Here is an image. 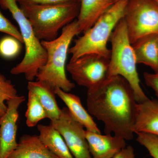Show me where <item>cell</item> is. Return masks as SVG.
Returning a JSON list of instances; mask_svg holds the SVG:
<instances>
[{"label": "cell", "instance_id": "1", "mask_svg": "<svg viewBox=\"0 0 158 158\" xmlns=\"http://www.w3.org/2000/svg\"><path fill=\"white\" fill-rule=\"evenodd\" d=\"M137 103L131 87L119 76L107 78L87 92V110L103 123L105 134L126 141L134 138Z\"/></svg>", "mask_w": 158, "mask_h": 158}, {"label": "cell", "instance_id": "2", "mask_svg": "<svg viewBox=\"0 0 158 158\" xmlns=\"http://www.w3.org/2000/svg\"><path fill=\"white\" fill-rule=\"evenodd\" d=\"M128 0H118L105 12L92 27L74 40L68 53L73 61L87 54H95L110 59L111 49L107 43L114 29L124 16Z\"/></svg>", "mask_w": 158, "mask_h": 158}, {"label": "cell", "instance_id": "3", "mask_svg": "<svg viewBox=\"0 0 158 158\" xmlns=\"http://www.w3.org/2000/svg\"><path fill=\"white\" fill-rule=\"evenodd\" d=\"M79 35L77 19L62 29L60 36L50 41L41 40L47 54L45 65L40 69L37 81L46 82L53 87L69 92L75 85L66 76V62L69 46L74 37Z\"/></svg>", "mask_w": 158, "mask_h": 158}, {"label": "cell", "instance_id": "4", "mask_svg": "<svg viewBox=\"0 0 158 158\" xmlns=\"http://www.w3.org/2000/svg\"><path fill=\"white\" fill-rule=\"evenodd\" d=\"M110 41L111 56L107 77L119 76L125 79L133 90L137 103L148 99L140 85L135 55L128 35L124 18L122 19L114 29Z\"/></svg>", "mask_w": 158, "mask_h": 158}, {"label": "cell", "instance_id": "5", "mask_svg": "<svg viewBox=\"0 0 158 158\" xmlns=\"http://www.w3.org/2000/svg\"><path fill=\"white\" fill-rule=\"evenodd\" d=\"M37 38L50 41L59 31L78 17L80 2L52 5H19Z\"/></svg>", "mask_w": 158, "mask_h": 158}, {"label": "cell", "instance_id": "6", "mask_svg": "<svg viewBox=\"0 0 158 158\" xmlns=\"http://www.w3.org/2000/svg\"><path fill=\"white\" fill-rule=\"evenodd\" d=\"M18 0H0V7L9 10L19 27L25 46L23 60L10 71L12 75L23 74L28 81H34L40 69L45 65L47 54L34 33L31 23L18 5Z\"/></svg>", "mask_w": 158, "mask_h": 158}, {"label": "cell", "instance_id": "7", "mask_svg": "<svg viewBox=\"0 0 158 158\" xmlns=\"http://www.w3.org/2000/svg\"><path fill=\"white\" fill-rule=\"evenodd\" d=\"M123 18L131 44L158 34V3L155 0H128Z\"/></svg>", "mask_w": 158, "mask_h": 158}, {"label": "cell", "instance_id": "8", "mask_svg": "<svg viewBox=\"0 0 158 158\" xmlns=\"http://www.w3.org/2000/svg\"><path fill=\"white\" fill-rule=\"evenodd\" d=\"M110 59L95 54H87L69 61L66 69L78 85L87 89L96 87L107 78Z\"/></svg>", "mask_w": 158, "mask_h": 158}, {"label": "cell", "instance_id": "9", "mask_svg": "<svg viewBox=\"0 0 158 158\" xmlns=\"http://www.w3.org/2000/svg\"><path fill=\"white\" fill-rule=\"evenodd\" d=\"M50 124L62 135L74 158H92L85 127L75 120L66 107L61 109L58 119L51 121Z\"/></svg>", "mask_w": 158, "mask_h": 158}, {"label": "cell", "instance_id": "10", "mask_svg": "<svg viewBox=\"0 0 158 158\" xmlns=\"http://www.w3.org/2000/svg\"><path fill=\"white\" fill-rule=\"evenodd\" d=\"M24 96L18 95L7 102V111L0 118V158H8L17 147L19 108L25 101Z\"/></svg>", "mask_w": 158, "mask_h": 158}, {"label": "cell", "instance_id": "11", "mask_svg": "<svg viewBox=\"0 0 158 158\" xmlns=\"http://www.w3.org/2000/svg\"><path fill=\"white\" fill-rule=\"evenodd\" d=\"M92 158H113L127 146L124 138L112 134L102 135L85 130Z\"/></svg>", "mask_w": 158, "mask_h": 158}, {"label": "cell", "instance_id": "12", "mask_svg": "<svg viewBox=\"0 0 158 158\" xmlns=\"http://www.w3.org/2000/svg\"><path fill=\"white\" fill-rule=\"evenodd\" d=\"M134 134L146 133L158 137V101L149 98L138 103L133 127Z\"/></svg>", "mask_w": 158, "mask_h": 158}, {"label": "cell", "instance_id": "13", "mask_svg": "<svg viewBox=\"0 0 158 158\" xmlns=\"http://www.w3.org/2000/svg\"><path fill=\"white\" fill-rule=\"evenodd\" d=\"M77 18L78 34L85 33L114 4L112 0H80Z\"/></svg>", "mask_w": 158, "mask_h": 158}, {"label": "cell", "instance_id": "14", "mask_svg": "<svg viewBox=\"0 0 158 158\" xmlns=\"http://www.w3.org/2000/svg\"><path fill=\"white\" fill-rule=\"evenodd\" d=\"M55 91L56 95L66 105L72 116L85 130L99 134L101 133L92 116L83 106L79 97L65 92L59 88H55Z\"/></svg>", "mask_w": 158, "mask_h": 158}, {"label": "cell", "instance_id": "15", "mask_svg": "<svg viewBox=\"0 0 158 158\" xmlns=\"http://www.w3.org/2000/svg\"><path fill=\"white\" fill-rule=\"evenodd\" d=\"M8 158H58L43 143L39 135H24Z\"/></svg>", "mask_w": 158, "mask_h": 158}, {"label": "cell", "instance_id": "16", "mask_svg": "<svg viewBox=\"0 0 158 158\" xmlns=\"http://www.w3.org/2000/svg\"><path fill=\"white\" fill-rule=\"evenodd\" d=\"M28 90L34 93L39 99L51 121L58 119L61 113L56 100L55 88L46 82L37 81H28Z\"/></svg>", "mask_w": 158, "mask_h": 158}, {"label": "cell", "instance_id": "17", "mask_svg": "<svg viewBox=\"0 0 158 158\" xmlns=\"http://www.w3.org/2000/svg\"><path fill=\"white\" fill-rule=\"evenodd\" d=\"M137 64H142L158 72V50L157 35H150L132 44Z\"/></svg>", "mask_w": 158, "mask_h": 158}, {"label": "cell", "instance_id": "18", "mask_svg": "<svg viewBox=\"0 0 158 158\" xmlns=\"http://www.w3.org/2000/svg\"><path fill=\"white\" fill-rule=\"evenodd\" d=\"M39 136L43 143L58 158H74L62 135L52 125L38 124Z\"/></svg>", "mask_w": 158, "mask_h": 158}, {"label": "cell", "instance_id": "19", "mask_svg": "<svg viewBox=\"0 0 158 158\" xmlns=\"http://www.w3.org/2000/svg\"><path fill=\"white\" fill-rule=\"evenodd\" d=\"M27 110L25 117L26 124L29 127L36 126L40 120L48 118L44 108L36 95L28 90Z\"/></svg>", "mask_w": 158, "mask_h": 158}, {"label": "cell", "instance_id": "20", "mask_svg": "<svg viewBox=\"0 0 158 158\" xmlns=\"http://www.w3.org/2000/svg\"><path fill=\"white\" fill-rule=\"evenodd\" d=\"M17 90L11 81L0 73V118L7 111L8 101L18 96Z\"/></svg>", "mask_w": 158, "mask_h": 158}, {"label": "cell", "instance_id": "21", "mask_svg": "<svg viewBox=\"0 0 158 158\" xmlns=\"http://www.w3.org/2000/svg\"><path fill=\"white\" fill-rule=\"evenodd\" d=\"M20 42L14 37H6L0 40V55L6 59L14 58L19 53Z\"/></svg>", "mask_w": 158, "mask_h": 158}, {"label": "cell", "instance_id": "22", "mask_svg": "<svg viewBox=\"0 0 158 158\" xmlns=\"http://www.w3.org/2000/svg\"><path fill=\"white\" fill-rule=\"evenodd\" d=\"M136 135V141L147 150L153 158H158V137L146 133Z\"/></svg>", "mask_w": 158, "mask_h": 158}, {"label": "cell", "instance_id": "23", "mask_svg": "<svg viewBox=\"0 0 158 158\" xmlns=\"http://www.w3.org/2000/svg\"><path fill=\"white\" fill-rule=\"evenodd\" d=\"M0 32L9 34L18 40L21 43H23V37L19 31L6 18L0 10Z\"/></svg>", "mask_w": 158, "mask_h": 158}, {"label": "cell", "instance_id": "24", "mask_svg": "<svg viewBox=\"0 0 158 158\" xmlns=\"http://www.w3.org/2000/svg\"><path fill=\"white\" fill-rule=\"evenodd\" d=\"M80 2V0H18L19 5H52Z\"/></svg>", "mask_w": 158, "mask_h": 158}, {"label": "cell", "instance_id": "25", "mask_svg": "<svg viewBox=\"0 0 158 158\" xmlns=\"http://www.w3.org/2000/svg\"><path fill=\"white\" fill-rule=\"evenodd\" d=\"M143 76L146 85L154 91L158 101V72L154 73L144 72Z\"/></svg>", "mask_w": 158, "mask_h": 158}, {"label": "cell", "instance_id": "26", "mask_svg": "<svg viewBox=\"0 0 158 158\" xmlns=\"http://www.w3.org/2000/svg\"><path fill=\"white\" fill-rule=\"evenodd\" d=\"M113 158H135V150L131 146H127Z\"/></svg>", "mask_w": 158, "mask_h": 158}, {"label": "cell", "instance_id": "27", "mask_svg": "<svg viewBox=\"0 0 158 158\" xmlns=\"http://www.w3.org/2000/svg\"><path fill=\"white\" fill-rule=\"evenodd\" d=\"M157 48L158 50V34L157 35Z\"/></svg>", "mask_w": 158, "mask_h": 158}, {"label": "cell", "instance_id": "28", "mask_svg": "<svg viewBox=\"0 0 158 158\" xmlns=\"http://www.w3.org/2000/svg\"><path fill=\"white\" fill-rule=\"evenodd\" d=\"M112 1H113V2L115 3L116 2H117V1H118V0H112Z\"/></svg>", "mask_w": 158, "mask_h": 158}, {"label": "cell", "instance_id": "29", "mask_svg": "<svg viewBox=\"0 0 158 158\" xmlns=\"http://www.w3.org/2000/svg\"><path fill=\"white\" fill-rule=\"evenodd\" d=\"M155 1H156V2H157L158 3V0H155Z\"/></svg>", "mask_w": 158, "mask_h": 158}]
</instances>
